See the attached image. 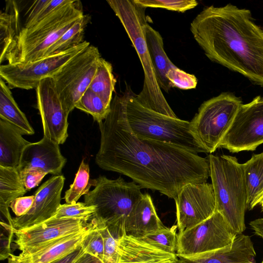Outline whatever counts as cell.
I'll return each instance as SVG.
<instances>
[{"mask_svg":"<svg viewBox=\"0 0 263 263\" xmlns=\"http://www.w3.org/2000/svg\"><path fill=\"white\" fill-rule=\"evenodd\" d=\"M99 125L101 140L96 163L129 177L142 189L157 191L175 200L184 185L206 182L210 176L208 158L175 145L136 136L116 95L108 115Z\"/></svg>","mask_w":263,"mask_h":263,"instance_id":"obj_1","label":"cell"},{"mask_svg":"<svg viewBox=\"0 0 263 263\" xmlns=\"http://www.w3.org/2000/svg\"><path fill=\"white\" fill-rule=\"evenodd\" d=\"M190 30L211 61L263 87V29L249 10L212 5L195 17Z\"/></svg>","mask_w":263,"mask_h":263,"instance_id":"obj_2","label":"cell"},{"mask_svg":"<svg viewBox=\"0 0 263 263\" xmlns=\"http://www.w3.org/2000/svg\"><path fill=\"white\" fill-rule=\"evenodd\" d=\"M116 95L129 128L139 138L172 144L197 154L205 153L191 133L190 121L143 106L130 86Z\"/></svg>","mask_w":263,"mask_h":263,"instance_id":"obj_3","label":"cell"},{"mask_svg":"<svg viewBox=\"0 0 263 263\" xmlns=\"http://www.w3.org/2000/svg\"><path fill=\"white\" fill-rule=\"evenodd\" d=\"M107 3L119 19L140 60L144 74L141 92L137 95L140 104L153 111L177 118L159 87L152 63L144 35L147 23L146 8L134 0H107Z\"/></svg>","mask_w":263,"mask_h":263,"instance_id":"obj_4","label":"cell"},{"mask_svg":"<svg viewBox=\"0 0 263 263\" xmlns=\"http://www.w3.org/2000/svg\"><path fill=\"white\" fill-rule=\"evenodd\" d=\"M216 211L238 235L246 230L248 194L244 170L236 157L210 154L208 157Z\"/></svg>","mask_w":263,"mask_h":263,"instance_id":"obj_5","label":"cell"},{"mask_svg":"<svg viewBox=\"0 0 263 263\" xmlns=\"http://www.w3.org/2000/svg\"><path fill=\"white\" fill-rule=\"evenodd\" d=\"M83 15L81 2L71 0L42 21L22 28L5 61L26 63L43 58L48 48Z\"/></svg>","mask_w":263,"mask_h":263,"instance_id":"obj_6","label":"cell"},{"mask_svg":"<svg viewBox=\"0 0 263 263\" xmlns=\"http://www.w3.org/2000/svg\"><path fill=\"white\" fill-rule=\"evenodd\" d=\"M91 181L95 188L84 195V202L96 209L91 218L104 224L119 239L125 234L126 219L142 196V187L121 177L109 179L100 176Z\"/></svg>","mask_w":263,"mask_h":263,"instance_id":"obj_7","label":"cell"},{"mask_svg":"<svg viewBox=\"0 0 263 263\" xmlns=\"http://www.w3.org/2000/svg\"><path fill=\"white\" fill-rule=\"evenodd\" d=\"M242 104L235 95L222 92L199 107L190 121V130L205 153L212 154L219 147Z\"/></svg>","mask_w":263,"mask_h":263,"instance_id":"obj_8","label":"cell"},{"mask_svg":"<svg viewBox=\"0 0 263 263\" xmlns=\"http://www.w3.org/2000/svg\"><path fill=\"white\" fill-rule=\"evenodd\" d=\"M101 57L98 48L89 45L51 77L67 115L75 108L77 102L88 88Z\"/></svg>","mask_w":263,"mask_h":263,"instance_id":"obj_9","label":"cell"},{"mask_svg":"<svg viewBox=\"0 0 263 263\" xmlns=\"http://www.w3.org/2000/svg\"><path fill=\"white\" fill-rule=\"evenodd\" d=\"M237 235L216 210L205 220L179 233L176 254L187 257L220 249L232 244Z\"/></svg>","mask_w":263,"mask_h":263,"instance_id":"obj_10","label":"cell"},{"mask_svg":"<svg viewBox=\"0 0 263 263\" xmlns=\"http://www.w3.org/2000/svg\"><path fill=\"white\" fill-rule=\"evenodd\" d=\"M90 43L84 41L65 51L26 63H7L0 66V78L10 88H36L44 79L51 78L66 63Z\"/></svg>","mask_w":263,"mask_h":263,"instance_id":"obj_11","label":"cell"},{"mask_svg":"<svg viewBox=\"0 0 263 263\" xmlns=\"http://www.w3.org/2000/svg\"><path fill=\"white\" fill-rule=\"evenodd\" d=\"M263 143V97L242 104L219 147L231 153L253 151Z\"/></svg>","mask_w":263,"mask_h":263,"instance_id":"obj_12","label":"cell"},{"mask_svg":"<svg viewBox=\"0 0 263 263\" xmlns=\"http://www.w3.org/2000/svg\"><path fill=\"white\" fill-rule=\"evenodd\" d=\"M179 232L205 220L216 211L212 183H190L184 185L175 199Z\"/></svg>","mask_w":263,"mask_h":263,"instance_id":"obj_13","label":"cell"},{"mask_svg":"<svg viewBox=\"0 0 263 263\" xmlns=\"http://www.w3.org/2000/svg\"><path fill=\"white\" fill-rule=\"evenodd\" d=\"M35 89L44 137L58 144L64 143L68 137V115L63 108L52 78L42 80Z\"/></svg>","mask_w":263,"mask_h":263,"instance_id":"obj_14","label":"cell"},{"mask_svg":"<svg viewBox=\"0 0 263 263\" xmlns=\"http://www.w3.org/2000/svg\"><path fill=\"white\" fill-rule=\"evenodd\" d=\"M88 222L74 218L49 219L31 227L13 229L15 248L22 253L31 252L57 239L85 230Z\"/></svg>","mask_w":263,"mask_h":263,"instance_id":"obj_15","label":"cell"},{"mask_svg":"<svg viewBox=\"0 0 263 263\" xmlns=\"http://www.w3.org/2000/svg\"><path fill=\"white\" fill-rule=\"evenodd\" d=\"M65 177H50L38 188L30 210L25 215L12 218L13 229L20 230L39 224L50 219L61 205Z\"/></svg>","mask_w":263,"mask_h":263,"instance_id":"obj_16","label":"cell"},{"mask_svg":"<svg viewBox=\"0 0 263 263\" xmlns=\"http://www.w3.org/2000/svg\"><path fill=\"white\" fill-rule=\"evenodd\" d=\"M59 145L45 137L38 142L30 143L23 151L17 170L38 168L47 174L60 175L67 160Z\"/></svg>","mask_w":263,"mask_h":263,"instance_id":"obj_17","label":"cell"},{"mask_svg":"<svg viewBox=\"0 0 263 263\" xmlns=\"http://www.w3.org/2000/svg\"><path fill=\"white\" fill-rule=\"evenodd\" d=\"M255 256L250 236L241 234L226 247L193 256L178 257L176 263H256Z\"/></svg>","mask_w":263,"mask_h":263,"instance_id":"obj_18","label":"cell"},{"mask_svg":"<svg viewBox=\"0 0 263 263\" xmlns=\"http://www.w3.org/2000/svg\"><path fill=\"white\" fill-rule=\"evenodd\" d=\"M69 235L55 240L28 253L11 254L8 263H52L81 245L88 230Z\"/></svg>","mask_w":263,"mask_h":263,"instance_id":"obj_19","label":"cell"},{"mask_svg":"<svg viewBox=\"0 0 263 263\" xmlns=\"http://www.w3.org/2000/svg\"><path fill=\"white\" fill-rule=\"evenodd\" d=\"M118 263H176V253L164 252L139 239L123 235L118 240Z\"/></svg>","mask_w":263,"mask_h":263,"instance_id":"obj_20","label":"cell"},{"mask_svg":"<svg viewBox=\"0 0 263 263\" xmlns=\"http://www.w3.org/2000/svg\"><path fill=\"white\" fill-rule=\"evenodd\" d=\"M164 228L158 217L151 196L143 194L128 214L125 223L126 235L140 238Z\"/></svg>","mask_w":263,"mask_h":263,"instance_id":"obj_21","label":"cell"},{"mask_svg":"<svg viewBox=\"0 0 263 263\" xmlns=\"http://www.w3.org/2000/svg\"><path fill=\"white\" fill-rule=\"evenodd\" d=\"M15 126L0 118V166L17 168L25 148L30 143Z\"/></svg>","mask_w":263,"mask_h":263,"instance_id":"obj_22","label":"cell"},{"mask_svg":"<svg viewBox=\"0 0 263 263\" xmlns=\"http://www.w3.org/2000/svg\"><path fill=\"white\" fill-rule=\"evenodd\" d=\"M144 35L158 85L161 90L168 92L173 87L166 75L175 65L164 51L161 34L148 23L144 27Z\"/></svg>","mask_w":263,"mask_h":263,"instance_id":"obj_23","label":"cell"},{"mask_svg":"<svg viewBox=\"0 0 263 263\" xmlns=\"http://www.w3.org/2000/svg\"><path fill=\"white\" fill-rule=\"evenodd\" d=\"M27 191L17 168L0 166V222L13 227L9 207L15 199L23 197Z\"/></svg>","mask_w":263,"mask_h":263,"instance_id":"obj_24","label":"cell"},{"mask_svg":"<svg viewBox=\"0 0 263 263\" xmlns=\"http://www.w3.org/2000/svg\"><path fill=\"white\" fill-rule=\"evenodd\" d=\"M6 7L0 14V62L4 61L12 44L19 34V9L14 1H6Z\"/></svg>","mask_w":263,"mask_h":263,"instance_id":"obj_25","label":"cell"},{"mask_svg":"<svg viewBox=\"0 0 263 263\" xmlns=\"http://www.w3.org/2000/svg\"><path fill=\"white\" fill-rule=\"evenodd\" d=\"M10 89L0 78V118L17 127L24 135L34 134L33 128L18 106Z\"/></svg>","mask_w":263,"mask_h":263,"instance_id":"obj_26","label":"cell"},{"mask_svg":"<svg viewBox=\"0 0 263 263\" xmlns=\"http://www.w3.org/2000/svg\"><path fill=\"white\" fill-rule=\"evenodd\" d=\"M248 194L247 209L259 204L263 195V152L252 155L242 164Z\"/></svg>","mask_w":263,"mask_h":263,"instance_id":"obj_27","label":"cell"},{"mask_svg":"<svg viewBox=\"0 0 263 263\" xmlns=\"http://www.w3.org/2000/svg\"><path fill=\"white\" fill-rule=\"evenodd\" d=\"M116 83L111 64L101 57L88 89L98 95L107 105L110 106Z\"/></svg>","mask_w":263,"mask_h":263,"instance_id":"obj_28","label":"cell"},{"mask_svg":"<svg viewBox=\"0 0 263 263\" xmlns=\"http://www.w3.org/2000/svg\"><path fill=\"white\" fill-rule=\"evenodd\" d=\"M90 20L89 14H84L48 48L44 57L65 51L83 42L84 31Z\"/></svg>","mask_w":263,"mask_h":263,"instance_id":"obj_29","label":"cell"},{"mask_svg":"<svg viewBox=\"0 0 263 263\" xmlns=\"http://www.w3.org/2000/svg\"><path fill=\"white\" fill-rule=\"evenodd\" d=\"M77 108L90 114L98 123L104 120L108 115V106L96 93L87 89L75 105Z\"/></svg>","mask_w":263,"mask_h":263,"instance_id":"obj_30","label":"cell"},{"mask_svg":"<svg viewBox=\"0 0 263 263\" xmlns=\"http://www.w3.org/2000/svg\"><path fill=\"white\" fill-rule=\"evenodd\" d=\"M89 166L83 160L76 174L73 182L69 189L66 191L64 199L66 203L77 202L79 198L87 194L92 186V181L89 178Z\"/></svg>","mask_w":263,"mask_h":263,"instance_id":"obj_31","label":"cell"},{"mask_svg":"<svg viewBox=\"0 0 263 263\" xmlns=\"http://www.w3.org/2000/svg\"><path fill=\"white\" fill-rule=\"evenodd\" d=\"M177 228V225L171 228L164 227L158 231L138 239L164 252L176 254Z\"/></svg>","mask_w":263,"mask_h":263,"instance_id":"obj_32","label":"cell"},{"mask_svg":"<svg viewBox=\"0 0 263 263\" xmlns=\"http://www.w3.org/2000/svg\"><path fill=\"white\" fill-rule=\"evenodd\" d=\"M95 211L94 206L88 205L84 202L61 204L55 214L49 219L74 218L88 222Z\"/></svg>","mask_w":263,"mask_h":263,"instance_id":"obj_33","label":"cell"},{"mask_svg":"<svg viewBox=\"0 0 263 263\" xmlns=\"http://www.w3.org/2000/svg\"><path fill=\"white\" fill-rule=\"evenodd\" d=\"M81 246L85 253L96 256L103 261L104 252L103 238L95 221L92 219L89 221L87 233Z\"/></svg>","mask_w":263,"mask_h":263,"instance_id":"obj_34","label":"cell"},{"mask_svg":"<svg viewBox=\"0 0 263 263\" xmlns=\"http://www.w3.org/2000/svg\"><path fill=\"white\" fill-rule=\"evenodd\" d=\"M140 6L147 8H158L184 12L196 7L198 3L195 0H134Z\"/></svg>","mask_w":263,"mask_h":263,"instance_id":"obj_35","label":"cell"},{"mask_svg":"<svg viewBox=\"0 0 263 263\" xmlns=\"http://www.w3.org/2000/svg\"><path fill=\"white\" fill-rule=\"evenodd\" d=\"M97 227L104 240V252L103 261L105 263H118V240L109 231L108 228L103 223L94 218Z\"/></svg>","mask_w":263,"mask_h":263,"instance_id":"obj_36","label":"cell"},{"mask_svg":"<svg viewBox=\"0 0 263 263\" xmlns=\"http://www.w3.org/2000/svg\"><path fill=\"white\" fill-rule=\"evenodd\" d=\"M166 77L173 87L187 90L196 88L197 84L194 75L186 73L176 66L167 71Z\"/></svg>","mask_w":263,"mask_h":263,"instance_id":"obj_37","label":"cell"},{"mask_svg":"<svg viewBox=\"0 0 263 263\" xmlns=\"http://www.w3.org/2000/svg\"><path fill=\"white\" fill-rule=\"evenodd\" d=\"M17 171L27 191L37 186L47 174L38 168H29Z\"/></svg>","mask_w":263,"mask_h":263,"instance_id":"obj_38","label":"cell"},{"mask_svg":"<svg viewBox=\"0 0 263 263\" xmlns=\"http://www.w3.org/2000/svg\"><path fill=\"white\" fill-rule=\"evenodd\" d=\"M34 200V195L18 197L11 203L10 208L16 217L22 216L30 210Z\"/></svg>","mask_w":263,"mask_h":263,"instance_id":"obj_39","label":"cell"},{"mask_svg":"<svg viewBox=\"0 0 263 263\" xmlns=\"http://www.w3.org/2000/svg\"><path fill=\"white\" fill-rule=\"evenodd\" d=\"M3 230L1 231V260L8 259L12 251L11 249V245L13 240V236H14L13 229H6L2 227Z\"/></svg>","mask_w":263,"mask_h":263,"instance_id":"obj_40","label":"cell"},{"mask_svg":"<svg viewBox=\"0 0 263 263\" xmlns=\"http://www.w3.org/2000/svg\"><path fill=\"white\" fill-rule=\"evenodd\" d=\"M50 0H37L33 2L27 12V16L23 28L29 27L35 20Z\"/></svg>","mask_w":263,"mask_h":263,"instance_id":"obj_41","label":"cell"},{"mask_svg":"<svg viewBox=\"0 0 263 263\" xmlns=\"http://www.w3.org/2000/svg\"><path fill=\"white\" fill-rule=\"evenodd\" d=\"M71 1V0H50L48 4L42 10L34 22L30 26L42 21L47 17L51 15L58 9L68 4Z\"/></svg>","mask_w":263,"mask_h":263,"instance_id":"obj_42","label":"cell"},{"mask_svg":"<svg viewBox=\"0 0 263 263\" xmlns=\"http://www.w3.org/2000/svg\"><path fill=\"white\" fill-rule=\"evenodd\" d=\"M84 252L82 247L80 246L52 263H74Z\"/></svg>","mask_w":263,"mask_h":263,"instance_id":"obj_43","label":"cell"},{"mask_svg":"<svg viewBox=\"0 0 263 263\" xmlns=\"http://www.w3.org/2000/svg\"><path fill=\"white\" fill-rule=\"evenodd\" d=\"M74 263H105L101 259L87 253H83Z\"/></svg>","mask_w":263,"mask_h":263,"instance_id":"obj_44","label":"cell"},{"mask_svg":"<svg viewBox=\"0 0 263 263\" xmlns=\"http://www.w3.org/2000/svg\"><path fill=\"white\" fill-rule=\"evenodd\" d=\"M250 226L256 235L263 238V218L251 221Z\"/></svg>","mask_w":263,"mask_h":263,"instance_id":"obj_45","label":"cell"},{"mask_svg":"<svg viewBox=\"0 0 263 263\" xmlns=\"http://www.w3.org/2000/svg\"><path fill=\"white\" fill-rule=\"evenodd\" d=\"M258 204H259L260 205L261 210H262V211H263V195L260 199Z\"/></svg>","mask_w":263,"mask_h":263,"instance_id":"obj_46","label":"cell"},{"mask_svg":"<svg viewBox=\"0 0 263 263\" xmlns=\"http://www.w3.org/2000/svg\"><path fill=\"white\" fill-rule=\"evenodd\" d=\"M261 263H263V259H262V262Z\"/></svg>","mask_w":263,"mask_h":263,"instance_id":"obj_47","label":"cell"}]
</instances>
